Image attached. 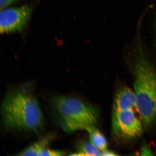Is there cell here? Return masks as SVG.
Returning a JSON list of instances; mask_svg holds the SVG:
<instances>
[{"label": "cell", "mask_w": 156, "mask_h": 156, "mask_svg": "<svg viewBox=\"0 0 156 156\" xmlns=\"http://www.w3.org/2000/svg\"><path fill=\"white\" fill-rule=\"evenodd\" d=\"M2 122L9 131L37 132L44 120L40 104L32 94L15 90L7 94L1 106Z\"/></svg>", "instance_id": "1"}, {"label": "cell", "mask_w": 156, "mask_h": 156, "mask_svg": "<svg viewBox=\"0 0 156 156\" xmlns=\"http://www.w3.org/2000/svg\"><path fill=\"white\" fill-rule=\"evenodd\" d=\"M51 106L58 125L67 133L85 130L98 120L96 108L75 97L57 95L51 99Z\"/></svg>", "instance_id": "2"}, {"label": "cell", "mask_w": 156, "mask_h": 156, "mask_svg": "<svg viewBox=\"0 0 156 156\" xmlns=\"http://www.w3.org/2000/svg\"><path fill=\"white\" fill-rule=\"evenodd\" d=\"M136 110L145 127L156 122V73L145 58L139 57L134 69Z\"/></svg>", "instance_id": "3"}, {"label": "cell", "mask_w": 156, "mask_h": 156, "mask_svg": "<svg viewBox=\"0 0 156 156\" xmlns=\"http://www.w3.org/2000/svg\"><path fill=\"white\" fill-rule=\"evenodd\" d=\"M112 126L113 134L122 141L136 139L143 133L142 122L134 110H113Z\"/></svg>", "instance_id": "4"}, {"label": "cell", "mask_w": 156, "mask_h": 156, "mask_svg": "<svg viewBox=\"0 0 156 156\" xmlns=\"http://www.w3.org/2000/svg\"><path fill=\"white\" fill-rule=\"evenodd\" d=\"M32 7L23 5L1 10L0 32L1 34L19 32L28 23L32 13Z\"/></svg>", "instance_id": "5"}, {"label": "cell", "mask_w": 156, "mask_h": 156, "mask_svg": "<svg viewBox=\"0 0 156 156\" xmlns=\"http://www.w3.org/2000/svg\"><path fill=\"white\" fill-rule=\"evenodd\" d=\"M136 99L134 90L124 86L116 91L113 101V110L117 111L136 110Z\"/></svg>", "instance_id": "6"}, {"label": "cell", "mask_w": 156, "mask_h": 156, "mask_svg": "<svg viewBox=\"0 0 156 156\" xmlns=\"http://www.w3.org/2000/svg\"><path fill=\"white\" fill-rule=\"evenodd\" d=\"M53 139V136L48 135L35 142L23 151L19 152L15 155L41 156L45 150L48 148L49 145Z\"/></svg>", "instance_id": "7"}, {"label": "cell", "mask_w": 156, "mask_h": 156, "mask_svg": "<svg viewBox=\"0 0 156 156\" xmlns=\"http://www.w3.org/2000/svg\"><path fill=\"white\" fill-rule=\"evenodd\" d=\"M77 151L69 155L71 156H94L102 155V151L91 142L81 140L76 145Z\"/></svg>", "instance_id": "8"}, {"label": "cell", "mask_w": 156, "mask_h": 156, "mask_svg": "<svg viewBox=\"0 0 156 156\" xmlns=\"http://www.w3.org/2000/svg\"><path fill=\"white\" fill-rule=\"evenodd\" d=\"M89 134L90 141L101 151L107 149L108 144L105 136L94 126L87 128L85 130Z\"/></svg>", "instance_id": "9"}, {"label": "cell", "mask_w": 156, "mask_h": 156, "mask_svg": "<svg viewBox=\"0 0 156 156\" xmlns=\"http://www.w3.org/2000/svg\"><path fill=\"white\" fill-rule=\"evenodd\" d=\"M65 151L59 150H51L48 149H46L43 152L41 156H63L66 154Z\"/></svg>", "instance_id": "10"}, {"label": "cell", "mask_w": 156, "mask_h": 156, "mask_svg": "<svg viewBox=\"0 0 156 156\" xmlns=\"http://www.w3.org/2000/svg\"><path fill=\"white\" fill-rule=\"evenodd\" d=\"M140 154L142 156L153 155L154 153L149 146L144 144L142 145L140 150Z\"/></svg>", "instance_id": "11"}, {"label": "cell", "mask_w": 156, "mask_h": 156, "mask_svg": "<svg viewBox=\"0 0 156 156\" xmlns=\"http://www.w3.org/2000/svg\"><path fill=\"white\" fill-rule=\"evenodd\" d=\"M18 0H0V8L2 10L12 4Z\"/></svg>", "instance_id": "12"}, {"label": "cell", "mask_w": 156, "mask_h": 156, "mask_svg": "<svg viewBox=\"0 0 156 156\" xmlns=\"http://www.w3.org/2000/svg\"><path fill=\"white\" fill-rule=\"evenodd\" d=\"M116 152L107 149L102 151V155L103 156H117L118 155Z\"/></svg>", "instance_id": "13"}]
</instances>
